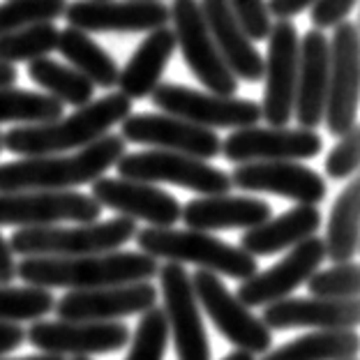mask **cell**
I'll return each instance as SVG.
<instances>
[{
	"mask_svg": "<svg viewBox=\"0 0 360 360\" xmlns=\"http://www.w3.org/2000/svg\"><path fill=\"white\" fill-rule=\"evenodd\" d=\"M199 7L208 23L212 42L231 75L248 84H257L264 79V58L257 51L255 42L245 35L229 0H201Z\"/></svg>",
	"mask_w": 360,
	"mask_h": 360,
	"instance_id": "cb8c5ba5",
	"label": "cell"
},
{
	"mask_svg": "<svg viewBox=\"0 0 360 360\" xmlns=\"http://www.w3.org/2000/svg\"><path fill=\"white\" fill-rule=\"evenodd\" d=\"M307 289L314 298H328V300L358 298L360 268L356 261H345V264H335L326 270H316L307 280Z\"/></svg>",
	"mask_w": 360,
	"mask_h": 360,
	"instance_id": "8d00e7d4",
	"label": "cell"
},
{
	"mask_svg": "<svg viewBox=\"0 0 360 360\" xmlns=\"http://www.w3.org/2000/svg\"><path fill=\"white\" fill-rule=\"evenodd\" d=\"M190 280L199 307L222 333V338L236 347V351H245L252 356L268 354L273 347V330L226 289L219 275L196 270Z\"/></svg>",
	"mask_w": 360,
	"mask_h": 360,
	"instance_id": "8992f818",
	"label": "cell"
},
{
	"mask_svg": "<svg viewBox=\"0 0 360 360\" xmlns=\"http://www.w3.org/2000/svg\"><path fill=\"white\" fill-rule=\"evenodd\" d=\"M72 360H90V358H72Z\"/></svg>",
	"mask_w": 360,
	"mask_h": 360,
	"instance_id": "c3c4849f",
	"label": "cell"
},
{
	"mask_svg": "<svg viewBox=\"0 0 360 360\" xmlns=\"http://www.w3.org/2000/svg\"><path fill=\"white\" fill-rule=\"evenodd\" d=\"M63 118V104L46 93H35L26 88H0V125L19 122V125H42Z\"/></svg>",
	"mask_w": 360,
	"mask_h": 360,
	"instance_id": "1f68e13d",
	"label": "cell"
},
{
	"mask_svg": "<svg viewBox=\"0 0 360 360\" xmlns=\"http://www.w3.org/2000/svg\"><path fill=\"white\" fill-rule=\"evenodd\" d=\"M321 210L316 206H296L277 217L266 219L264 224L248 229L240 238V250L252 257H273L296 248L298 243L312 238L321 229Z\"/></svg>",
	"mask_w": 360,
	"mask_h": 360,
	"instance_id": "484cf974",
	"label": "cell"
},
{
	"mask_svg": "<svg viewBox=\"0 0 360 360\" xmlns=\"http://www.w3.org/2000/svg\"><path fill=\"white\" fill-rule=\"evenodd\" d=\"M63 16L84 32H153L171 21L162 0H77Z\"/></svg>",
	"mask_w": 360,
	"mask_h": 360,
	"instance_id": "ac0fdd59",
	"label": "cell"
},
{
	"mask_svg": "<svg viewBox=\"0 0 360 360\" xmlns=\"http://www.w3.org/2000/svg\"><path fill=\"white\" fill-rule=\"evenodd\" d=\"M326 261V245L323 238L312 236V238L298 243L296 248L282 261L268 270L255 273L248 280H243L238 286V298L245 307H266L277 300L289 298L293 291L300 289L302 284L312 277L319 266Z\"/></svg>",
	"mask_w": 360,
	"mask_h": 360,
	"instance_id": "e0dca14e",
	"label": "cell"
},
{
	"mask_svg": "<svg viewBox=\"0 0 360 360\" xmlns=\"http://www.w3.org/2000/svg\"><path fill=\"white\" fill-rule=\"evenodd\" d=\"M323 150L316 129L302 127H243L222 141V155L236 165L248 162H298L312 160Z\"/></svg>",
	"mask_w": 360,
	"mask_h": 360,
	"instance_id": "2e32d148",
	"label": "cell"
},
{
	"mask_svg": "<svg viewBox=\"0 0 360 360\" xmlns=\"http://www.w3.org/2000/svg\"><path fill=\"white\" fill-rule=\"evenodd\" d=\"M160 284L169 340H174L178 360H210V342L206 326L201 321V307L196 302L192 280L185 266H160Z\"/></svg>",
	"mask_w": 360,
	"mask_h": 360,
	"instance_id": "4fadbf2b",
	"label": "cell"
},
{
	"mask_svg": "<svg viewBox=\"0 0 360 360\" xmlns=\"http://www.w3.org/2000/svg\"><path fill=\"white\" fill-rule=\"evenodd\" d=\"M120 178L139 180V183H167L185 190L199 192L201 196H215L231 192V176L226 171L208 165L203 160L190 158L180 153L167 150H146V153H125L116 162Z\"/></svg>",
	"mask_w": 360,
	"mask_h": 360,
	"instance_id": "52a82bcc",
	"label": "cell"
},
{
	"mask_svg": "<svg viewBox=\"0 0 360 360\" xmlns=\"http://www.w3.org/2000/svg\"><path fill=\"white\" fill-rule=\"evenodd\" d=\"M120 136L127 143H143L153 150L190 155L203 162L222 153V141L212 129L169 113H129L120 122Z\"/></svg>",
	"mask_w": 360,
	"mask_h": 360,
	"instance_id": "9a60e30c",
	"label": "cell"
},
{
	"mask_svg": "<svg viewBox=\"0 0 360 360\" xmlns=\"http://www.w3.org/2000/svg\"><path fill=\"white\" fill-rule=\"evenodd\" d=\"M360 351L356 330H312L277 347L261 360H351Z\"/></svg>",
	"mask_w": 360,
	"mask_h": 360,
	"instance_id": "f546056e",
	"label": "cell"
},
{
	"mask_svg": "<svg viewBox=\"0 0 360 360\" xmlns=\"http://www.w3.org/2000/svg\"><path fill=\"white\" fill-rule=\"evenodd\" d=\"M16 68L14 65H7V63H0V88H7V86H14L16 84Z\"/></svg>",
	"mask_w": 360,
	"mask_h": 360,
	"instance_id": "ee69618b",
	"label": "cell"
},
{
	"mask_svg": "<svg viewBox=\"0 0 360 360\" xmlns=\"http://www.w3.org/2000/svg\"><path fill=\"white\" fill-rule=\"evenodd\" d=\"M136 236V222L129 217H113L106 222L75 226H28L16 229L10 243L12 252L26 257H86L116 252Z\"/></svg>",
	"mask_w": 360,
	"mask_h": 360,
	"instance_id": "5b68a950",
	"label": "cell"
},
{
	"mask_svg": "<svg viewBox=\"0 0 360 360\" xmlns=\"http://www.w3.org/2000/svg\"><path fill=\"white\" fill-rule=\"evenodd\" d=\"M53 293L42 286H0V321L19 323L39 321L53 312Z\"/></svg>",
	"mask_w": 360,
	"mask_h": 360,
	"instance_id": "836d02e7",
	"label": "cell"
},
{
	"mask_svg": "<svg viewBox=\"0 0 360 360\" xmlns=\"http://www.w3.org/2000/svg\"><path fill=\"white\" fill-rule=\"evenodd\" d=\"M134 238L143 255L153 259H165L167 264H194L199 266V270H208V273L224 275L240 282L259 273V264L255 257L206 231L150 226L136 231Z\"/></svg>",
	"mask_w": 360,
	"mask_h": 360,
	"instance_id": "277c9868",
	"label": "cell"
},
{
	"mask_svg": "<svg viewBox=\"0 0 360 360\" xmlns=\"http://www.w3.org/2000/svg\"><path fill=\"white\" fill-rule=\"evenodd\" d=\"M0 150H3V134H0Z\"/></svg>",
	"mask_w": 360,
	"mask_h": 360,
	"instance_id": "7dc6e473",
	"label": "cell"
},
{
	"mask_svg": "<svg viewBox=\"0 0 360 360\" xmlns=\"http://www.w3.org/2000/svg\"><path fill=\"white\" fill-rule=\"evenodd\" d=\"M153 104L169 116L206 129H243L261 120V106L243 97H222L178 84H160L150 93Z\"/></svg>",
	"mask_w": 360,
	"mask_h": 360,
	"instance_id": "9c48e42d",
	"label": "cell"
},
{
	"mask_svg": "<svg viewBox=\"0 0 360 360\" xmlns=\"http://www.w3.org/2000/svg\"><path fill=\"white\" fill-rule=\"evenodd\" d=\"M16 280V259L14 252L10 248L3 236H0V286L12 284Z\"/></svg>",
	"mask_w": 360,
	"mask_h": 360,
	"instance_id": "7bdbcfd3",
	"label": "cell"
},
{
	"mask_svg": "<svg viewBox=\"0 0 360 360\" xmlns=\"http://www.w3.org/2000/svg\"><path fill=\"white\" fill-rule=\"evenodd\" d=\"M93 199L102 208L116 210L122 217L143 219L150 226H174L180 222L183 206L174 194L160 190L158 185L139 183L127 178H97L93 183Z\"/></svg>",
	"mask_w": 360,
	"mask_h": 360,
	"instance_id": "44dd1931",
	"label": "cell"
},
{
	"mask_svg": "<svg viewBox=\"0 0 360 360\" xmlns=\"http://www.w3.org/2000/svg\"><path fill=\"white\" fill-rule=\"evenodd\" d=\"M326 259L333 264L354 261L360 250V183L354 178L333 203L326 229Z\"/></svg>",
	"mask_w": 360,
	"mask_h": 360,
	"instance_id": "83f0119b",
	"label": "cell"
},
{
	"mask_svg": "<svg viewBox=\"0 0 360 360\" xmlns=\"http://www.w3.org/2000/svg\"><path fill=\"white\" fill-rule=\"evenodd\" d=\"M169 345V328L162 307H153L141 314L134 335L129 338L125 360H165Z\"/></svg>",
	"mask_w": 360,
	"mask_h": 360,
	"instance_id": "d590c367",
	"label": "cell"
},
{
	"mask_svg": "<svg viewBox=\"0 0 360 360\" xmlns=\"http://www.w3.org/2000/svg\"><path fill=\"white\" fill-rule=\"evenodd\" d=\"M273 217V208L257 196L215 194L199 196L185 203L180 219L194 231H229V229H255Z\"/></svg>",
	"mask_w": 360,
	"mask_h": 360,
	"instance_id": "d4e9b609",
	"label": "cell"
},
{
	"mask_svg": "<svg viewBox=\"0 0 360 360\" xmlns=\"http://www.w3.org/2000/svg\"><path fill=\"white\" fill-rule=\"evenodd\" d=\"M176 51V35L171 28H158L146 35V39L136 46L132 58L118 72V93L127 100H143L160 86L171 56Z\"/></svg>",
	"mask_w": 360,
	"mask_h": 360,
	"instance_id": "4316f807",
	"label": "cell"
},
{
	"mask_svg": "<svg viewBox=\"0 0 360 360\" xmlns=\"http://www.w3.org/2000/svg\"><path fill=\"white\" fill-rule=\"evenodd\" d=\"M160 291L150 282L106 286V289L70 291L56 300V314L63 321H116L158 307Z\"/></svg>",
	"mask_w": 360,
	"mask_h": 360,
	"instance_id": "d6986e66",
	"label": "cell"
},
{
	"mask_svg": "<svg viewBox=\"0 0 360 360\" xmlns=\"http://www.w3.org/2000/svg\"><path fill=\"white\" fill-rule=\"evenodd\" d=\"M26 340L42 354L90 358L125 349L129 328L120 321H32Z\"/></svg>",
	"mask_w": 360,
	"mask_h": 360,
	"instance_id": "5bb4252c",
	"label": "cell"
},
{
	"mask_svg": "<svg viewBox=\"0 0 360 360\" xmlns=\"http://www.w3.org/2000/svg\"><path fill=\"white\" fill-rule=\"evenodd\" d=\"M132 113V100L122 93H109L93 100L68 118H58L42 125H16L3 134V148L21 158L75 153L95 143L111 132L113 125Z\"/></svg>",
	"mask_w": 360,
	"mask_h": 360,
	"instance_id": "7a4b0ae2",
	"label": "cell"
},
{
	"mask_svg": "<svg viewBox=\"0 0 360 360\" xmlns=\"http://www.w3.org/2000/svg\"><path fill=\"white\" fill-rule=\"evenodd\" d=\"M28 79L35 86H39L49 97L58 100L63 106H86L93 102L95 86L77 72L75 68H68L53 58H37L28 63Z\"/></svg>",
	"mask_w": 360,
	"mask_h": 360,
	"instance_id": "4dcf8cb0",
	"label": "cell"
},
{
	"mask_svg": "<svg viewBox=\"0 0 360 360\" xmlns=\"http://www.w3.org/2000/svg\"><path fill=\"white\" fill-rule=\"evenodd\" d=\"M160 264L143 252H104L86 257H26L16 264V277L42 289L90 291L106 286L150 282Z\"/></svg>",
	"mask_w": 360,
	"mask_h": 360,
	"instance_id": "6da1fadb",
	"label": "cell"
},
{
	"mask_svg": "<svg viewBox=\"0 0 360 360\" xmlns=\"http://www.w3.org/2000/svg\"><path fill=\"white\" fill-rule=\"evenodd\" d=\"M314 5V0H266L268 14L275 16V21H291L293 16H298L300 12L309 10Z\"/></svg>",
	"mask_w": 360,
	"mask_h": 360,
	"instance_id": "60d3db41",
	"label": "cell"
},
{
	"mask_svg": "<svg viewBox=\"0 0 360 360\" xmlns=\"http://www.w3.org/2000/svg\"><path fill=\"white\" fill-rule=\"evenodd\" d=\"M120 134H104L95 143L72 155H42L21 158L0 165V194L30 190H72L95 183L125 155Z\"/></svg>",
	"mask_w": 360,
	"mask_h": 360,
	"instance_id": "3957f363",
	"label": "cell"
},
{
	"mask_svg": "<svg viewBox=\"0 0 360 360\" xmlns=\"http://www.w3.org/2000/svg\"><path fill=\"white\" fill-rule=\"evenodd\" d=\"M65 0H7L0 3V35L37 23H56L65 14Z\"/></svg>",
	"mask_w": 360,
	"mask_h": 360,
	"instance_id": "e575fe53",
	"label": "cell"
},
{
	"mask_svg": "<svg viewBox=\"0 0 360 360\" xmlns=\"http://www.w3.org/2000/svg\"><path fill=\"white\" fill-rule=\"evenodd\" d=\"M65 60L77 72H81L90 84L97 88H116L118 84V63L111 58L104 49L95 42L84 30L65 28L58 35V46H56Z\"/></svg>",
	"mask_w": 360,
	"mask_h": 360,
	"instance_id": "f1b7e54d",
	"label": "cell"
},
{
	"mask_svg": "<svg viewBox=\"0 0 360 360\" xmlns=\"http://www.w3.org/2000/svg\"><path fill=\"white\" fill-rule=\"evenodd\" d=\"M26 342V330L19 323H3L0 321V358L12 354Z\"/></svg>",
	"mask_w": 360,
	"mask_h": 360,
	"instance_id": "b9f144b4",
	"label": "cell"
},
{
	"mask_svg": "<svg viewBox=\"0 0 360 360\" xmlns=\"http://www.w3.org/2000/svg\"><path fill=\"white\" fill-rule=\"evenodd\" d=\"M169 16L174 21L171 30L176 35V49L183 51L192 75L201 81L208 93L233 97L238 93V79L231 75L212 42L199 0H174V5L169 7Z\"/></svg>",
	"mask_w": 360,
	"mask_h": 360,
	"instance_id": "ba28073f",
	"label": "cell"
},
{
	"mask_svg": "<svg viewBox=\"0 0 360 360\" xmlns=\"http://www.w3.org/2000/svg\"><path fill=\"white\" fill-rule=\"evenodd\" d=\"M270 330L312 328V330H354L360 323V300L328 298H284L266 305L261 316Z\"/></svg>",
	"mask_w": 360,
	"mask_h": 360,
	"instance_id": "603a6c76",
	"label": "cell"
},
{
	"mask_svg": "<svg viewBox=\"0 0 360 360\" xmlns=\"http://www.w3.org/2000/svg\"><path fill=\"white\" fill-rule=\"evenodd\" d=\"M224 360H257V356L245 354V351H233V354H229Z\"/></svg>",
	"mask_w": 360,
	"mask_h": 360,
	"instance_id": "bcb514c9",
	"label": "cell"
},
{
	"mask_svg": "<svg viewBox=\"0 0 360 360\" xmlns=\"http://www.w3.org/2000/svg\"><path fill=\"white\" fill-rule=\"evenodd\" d=\"M351 360H358V358H351Z\"/></svg>",
	"mask_w": 360,
	"mask_h": 360,
	"instance_id": "681fc988",
	"label": "cell"
},
{
	"mask_svg": "<svg viewBox=\"0 0 360 360\" xmlns=\"http://www.w3.org/2000/svg\"><path fill=\"white\" fill-rule=\"evenodd\" d=\"M360 165V129L354 125L347 134L340 136V141L333 146V150L326 158V174L333 180H345L354 176Z\"/></svg>",
	"mask_w": 360,
	"mask_h": 360,
	"instance_id": "74e56055",
	"label": "cell"
},
{
	"mask_svg": "<svg viewBox=\"0 0 360 360\" xmlns=\"http://www.w3.org/2000/svg\"><path fill=\"white\" fill-rule=\"evenodd\" d=\"M330 42L321 30H309L300 39L298 49V79L293 118L302 129H316L323 122L326 95H328Z\"/></svg>",
	"mask_w": 360,
	"mask_h": 360,
	"instance_id": "7402d4cb",
	"label": "cell"
},
{
	"mask_svg": "<svg viewBox=\"0 0 360 360\" xmlns=\"http://www.w3.org/2000/svg\"><path fill=\"white\" fill-rule=\"evenodd\" d=\"M298 49L300 37L293 21H273L268 32V56L264 58V102L261 118L270 127H286L293 120L298 79Z\"/></svg>",
	"mask_w": 360,
	"mask_h": 360,
	"instance_id": "7c38bea8",
	"label": "cell"
},
{
	"mask_svg": "<svg viewBox=\"0 0 360 360\" xmlns=\"http://www.w3.org/2000/svg\"><path fill=\"white\" fill-rule=\"evenodd\" d=\"M102 206L90 194L72 190H30L0 194V226H53L97 222Z\"/></svg>",
	"mask_w": 360,
	"mask_h": 360,
	"instance_id": "8fae6325",
	"label": "cell"
},
{
	"mask_svg": "<svg viewBox=\"0 0 360 360\" xmlns=\"http://www.w3.org/2000/svg\"><path fill=\"white\" fill-rule=\"evenodd\" d=\"M60 30L56 23H37L14 32L0 35V63H32L37 58H46L58 46Z\"/></svg>",
	"mask_w": 360,
	"mask_h": 360,
	"instance_id": "d6a6232c",
	"label": "cell"
},
{
	"mask_svg": "<svg viewBox=\"0 0 360 360\" xmlns=\"http://www.w3.org/2000/svg\"><path fill=\"white\" fill-rule=\"evenodd\" d=\"M0 360H7V358H0ZM16 360H68V358L51 356V354H42V356H26V358H16Z\"/></svg>",
	"mask_w": 360,
	"mask_h": 360,
	"instance_id": "f6af8a7d",
	"label": "cell"
},
{
	"mask_svg": "<svg viewBox=\"0 0 360 360\" xmlns=\"http://www.w3.org/2000/svg\"><path fill=\"white\" fill-rule=\"evenodd\" d=\"M231 10L236 14V19L243 26L245 35H248L252 42H261V39H268L270 26H273V16L268 14L266 0H229Z\"/></svg>",
	"mask_w": 360,
	"mask_h": 360,
	"instance_id": "f35d334b",
	"label": "cell"
},
{
	"mask_svg": "<svg viewBox=\"0 0 360 360\" xmlns=\"http://www.w3.org/2000/svg\"><path fill=\"white\" fill-rule=\"evenodd\" d=\"M229 176L231 185L243 192L277 194L298 206H319L328 192L326 180L300 162H248Z\"/></svg>",
	"mask_w": 360,
	"mask_h": 360,
	"instance_id": "ffe728a7",
	"label": "cell"
},
{
	"mask_svg": "<svg viewBox=\"0 0 360 360\" xmlns=\"http://www.w3.org/2000/svg\"><path fill=\"white\" fill-rule=\"evenodd\" d=\"M328 95L323 122L333 136L347 134L356 125L360 95V32L358 23L342 21L333 28Z\"/></svg>",
	"mask_w": 360,
	"mask_h": 360,
	"instance_id": "30bf717a",
	"label": "cell"
},
{
	"mask_svg": "<svg viewBox=\"0 0 360 360\" xmlns=\"http://www.w3.org/2000/svg\"><path fill=\"white\" fill-rule=\"evenodd\" d=\"M358 0H314V5L309 7V19L316 30H330L340 26L342 21H347L349 12L354 10Z\"/></svg>",
	"mask_w": 360,
	"mask_h": 360,
	"instance_id": "ab89813d",
	"label": "cell"
}]
</instances>
